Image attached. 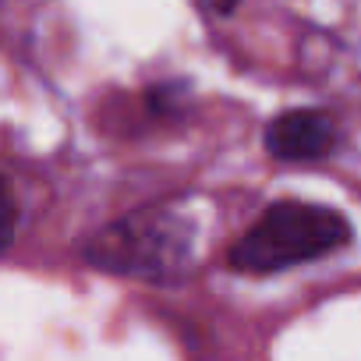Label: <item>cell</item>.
I'll return each mask as SVG.
<instances>
[{
    "label": "cell",
    "mask_w": 361,
    "mask_h": 361,
    "mask_svg": "<svg viewBox=\"0 0 361 361\" xmlns=\"http://www.w3.org/2000/svg\"><path fill=\"white\" fill-rule=\"evenodd\" d=\"M195 245H199V220L185 213V206L163 202L135 209L103 227L85 245V259L121 276L173 280L195 266Z\"/></svg>",
    "instance_id": "obj_1"
},
{
    "label": "cell",
    "mask_w": 361,
    "mask_h": 361,
    "mask_svg": "<svg viewBox=\"0 0 361 361\" xmlns=\"http://www.w3.org/2000/svg\"><path fill=\"white\" fill-rule=\"evenodd\" d=\"M350 241V224L336 209L312 202H276L234 245L231 266L241 273H276L322 259Z\"/></svg>",
    "instance_id": "obj_2"
},
{
    "label": "cell",
    "mask_w": 361,
    "mask_h": 361,
    "mask_svg": "<svg viewBox=\"0 0 361 361\" xmlns=\"http://www.w3.org/2000/svg\"><path fill=\"white\" fill-rule=\"evenodd\" d=\"M333 145H336V124L322 110H290L266 128V149L287 163L322 159Z\"/></svg>",
    "instance_id": "obj_3"
},
{
    "label": "cell",
    "mask_w": 361,
    "mask_h": 361,
    "mask_svg": "<svg viewBox=\"0 0 361 361\" xmlns=\"http://www.w3.org/2000/svg\"><path fill=\"white\" fill-rule=\"evenodd\" d=\"M209 4H213L216 11H224V15H231V11L238 8V0H209Z\"/></svg>",
    "instance_id": "obj_4"
}]
</instances>
